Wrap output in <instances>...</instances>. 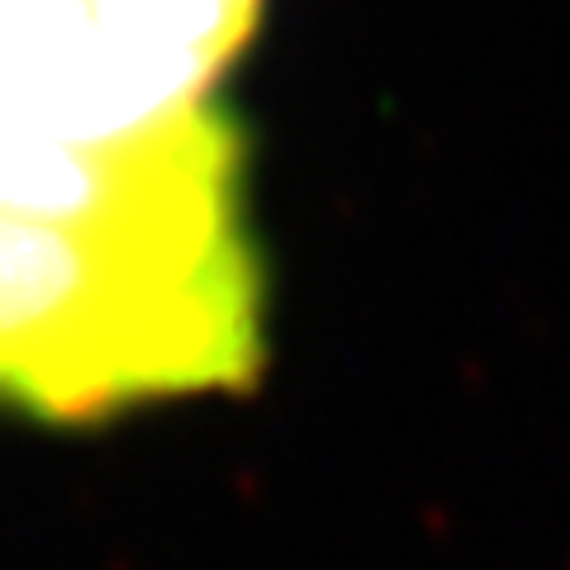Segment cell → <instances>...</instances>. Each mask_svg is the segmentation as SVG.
<instances>
[{"label":"cell","instance_id":"cell-1","mask_svg":"<svg viewBox=\"0 0 570 570\" xmlns=\"http://www.w3.org/2000/svg\"><path fill=\"white\" fill-rule=\"evenodd\" d=\"M262 366L266 266L228 105L110 205L0 209V414L81 428L247 390Z\"/></svg>","mask_w":570,"mask_h":570},{"label":"cell","instance_id":"cell-2","mask_svg":"<svg viewBox=\"0 0 570 570\" xmlns=\"http://www.w3.org/2000/svg\"><path fill=\"white\" fill-rule=\"evenodd\" d=\"M163 124L105 0H0V148H110Z\"/></svg>","mask_w":570,"mask_h":570}]
</instances>
